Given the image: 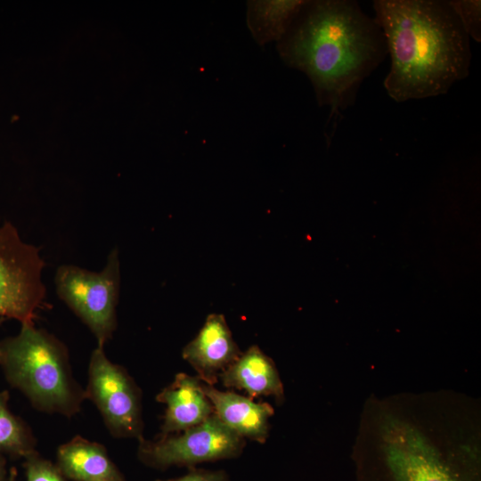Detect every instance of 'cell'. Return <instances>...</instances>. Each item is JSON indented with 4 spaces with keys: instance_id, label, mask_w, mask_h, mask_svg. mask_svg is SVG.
I'll return each mask as SVG.
<instances>
[{
    "instance_id": "1",
    "label": "cell",
    "mask_w": 481,
    "mask_h": 481,
    "mask_svg": "<svg viewBox=\"0 0 481 481\" xmlns=\"http://www.w3.org/2000/svg\"><path fill=\"white\" fill-rule=\"evenodd\" d=\"M278 51L308 77L319 105L330 108L329 121L355 103L363 80L387 54L377 21L353 0L306 1Z\"/></svg>"
},
{
    "instance_id": "2",
    "label": "cell",
    "mask_w": 481,
    "mask_h": 481,
    "mask_svg": "<svg viewBox=\"0 0 481 481\" xmlns=\"http://www.w3.org/2000/svg\"><path fill=\"white\" fill-rule=\"evenodd\" d=\"M390 67L384 87L396 102L446 94L466 78L470 38L449 0H375Z\"/></svg>"
},
{
    "instance_id": "3",
    "label": "cell",
    "mask_w": 481,
    "mask_h": 481,
    "mask_svg": "<svg viewBox=\"0 0 481 481\" xmlns=\"http://www.w3.org/2000/svg\"><path fill=\"white\" fill-rule=\"evenodd\" d=\"M0 365L9 383L42 412L69 417L86 398L72 376L66 346L34 322L21 323L17 335L0 342Z\"/></svg>"
},
{
    "instance_id": "4",
    "label": "cell",
    "mask_w": 481,
    "mask_h": 481,
    "mask_svg": "<svg viewBox=\"0 0 481 481\" xmlns=\"http://www.w3.org/2000/svg\"><path fill=\"white\" fill-rule=\"evenodd\" d=\"M357 476V481H480V469L474 454H444L408 432L358 461Z\"/></svg>"
},
{
    "instance_id": "5",
    "label": "cell",
    "mask_w": 481,
    "mask_h": 481,
    "mask_svg": "<svg viewBox=\"0 0 481 481\" xmlns=\"http://www.w3.org/2000/svg\"><path fill=\"white\" fill-rule=\"evenodd\" d=\"M120 282L118 248L109 253L100 272L75 265H60L55 272L59 298L87 326L98 346H104L117 329Z\"/></svg>"
},
{
    "instance_id": "6",
    "label": "cell",
    "mask_w": 481,
    "mask_h": 481,
    "mask_svg": "<svg viewBox=\"0 0 481 481\" xmlns=\"http://www.w3.org/2000/svg\"><path fill=\"white\" fill-rule=\"evenodd\" d=\"M40 248L25 242L9 221L0 224V316L34 322L46 297Z\"/></svg>"
},
{
    "instance_id": "7",
    "label": "cell",
    "mask_w": 481,
    "mask_h": 481,
    "mask_svg": "<svg viewBox=\"0 0 481 481\" xmlns=\"http://www.w3.org/2000/svg\"><path fill=\"white\" fill-rule=\"evenodd\" d=\"M246 440L227 428L215 414L202 423L157 441L140 439L138 457L159 469L171 466L188 469L197 464L239 457Z\"/></svg>"
},
{
    "instance_id": "8",
    "label": "cell",
    "mask_w": 481,
    "mask_h": 481,
    "mask_svg": "<svg viewBox=\"0 0 481 481\" xmlns=\"http://www.w3.org/2000/svg\"><path fill=\"white\" fill-rule=\"evenodd\" d=\"M85 392L111 435L143 438L140 389L123 367L108 359L102 346L97 345L91 354Z\"/></svg>"
},
{
    "instance_id": "9",
    "label": "cell",
    "mask_w": 481,
    "mask_h": 481,
    "mask_svg": "<svg viewBox=\"0 0 481 481\" xmlns=\"http://www.w3.org/2000/svg\"><path fill=\"white\" fill-rule=\"evenodd\" d=\"M240 353L224 316L210 314L195 338L183 347L182 356L203 383L214 386Z\"/></svg>"
},
{
    "instance_id": "10",
    "label": "cell",
    "mask_w": 481,
    "mask_h": 481,
    "mask_svg": "<svg viewBox=\"0 0 481 481\" xmlns=\"http://www.w3.org/2000/svg\"><path fill=\"white\" fill-rule=\"evenodd\" d=\"M156 400L166 404L161 436L193 428L214 414L212 404L203 391V382L186 373L175 375Z\"/></svg>"
},
{
    "instance_id": "11",
    "label": "cell",
    "mask_w": 481,
    "mask_h": 481,
    "mask_svg": "<svg viewBox=\"0 0 481 481\" xmlns=\"http://www.w3.org/2000/svg\"><path fill=\"white\" fill-rule=\"evenodd\" d=\"M203 391L212 404L214 414L242 438L258 443L268 437L273 409L266 403L232 391H221L203 383Z\"/></svg>"
},
{
    "instance_id": "12",
    "label": "cell",
    "mask_w": 481,
    "mask_h": 481,
    "mask_svg": "<svg viewBox=\"0 0 481 481\" xmlns=\"http://www.w3.org/2000/svg\"><path fill=\"white\" fill-rule=\"evenodd\" d=\"M226 387L245 391L250 398H282V384L273 360L257 346L249 347L219 376Z\"/></svg>"
},
{
    "instance_id": "13",
    "label": "cell",
    "mask_w": 481,
    "mask_h": 481,
    "mask_svg": "<svg viewBox=\"0 0 481 481\" xmlns=\"http://www.w3.org/2000/svg\"><path fill=\"white\" fill-rule=\"evenodd\" d=\"M58 469L73 481H126L102 444L76 436L57 451Z\"/></svg>"
},
{
    "instance_id": "14",
    "label": "cell",
    "mask_w": 481,
    "mask_h": 481,
    "mask_svg": "<svg viewBox=\"0 0 481 481\" xmlns=\"http://www.w3.org/2000/svg\"><path fill=\"white\" fill-rule=\"evenodd\" d=\"M305 4V0L249 1L247 20L255 39L260 45L279 42Z\"/></svg>"
},
{
    "instance_id": "15",
    "label": "cell",
    "mask_w": 481,
    "mask_h": 481,
    "mask_svg": "<svg viewBox=\"0 0 481 481\" xmlns=\"http://www.w3.org/2000/svg\"><path fill=\"white\" fill-rule=\"evenodd\" d=\"M8 399V392H0V453L26 458L35 452V439L24 422L11 412Z\"/></svg>"
},
{
    "instance_id": "16",
    "label": "cell",
    "mask_w": 481,
    "mask_h": 481,
    "mask_svg": "<svg viewBox=\"0 0 481 481\" xmlns=\"http://www.w3.org/2000/svg\"><path fill=\"white\" fill-rule=\"evenodd\" d=\"M469 38L481 41V1L449 0Z\"/></svg>"
},
{
    "instance_id": "17",
    "label": "cell",
    "mask_w": 481,
    "mask_h": 481,
    "mask_svg": "<svg viewBox=\"0 0 481 481\" xmlns=\"http://www.w3.org/2000/svg\"><path fill=\"white\" fill-rule=\"evenodd\" d=\"M25 469L27 481H65L58 467L36 452L26 457Z\"/></svg>"
},
{
    "instance_id": "18",
    "label": "cell",
    "mask_w": 481,
    "mask_h": 481,
    "mask_svg": "<svg viewBox=\"0 0 481 481\" xmlns=\"http://www.w3.org/2000/svg\"><path fill=\"white\" fill-rule=\"evenodd\" d=\"M157 481H230L224 470H208L204 469L190 468L188 472L177 478Z\"/></svg>"
},
{
    "instance_id": "19",
    "label": "cell",
    "mask_w": 481,
    "mask_h": 481,
    "mask_svg": "<svg viewBox=\"0 0 481 481\" xmlns=\"http://www.w3.org/2000/svg\"><path fill=\"white\" fill-rule=\"evenodd\" d=\"M5 478V462L2 456V453H0V481H4Z\"/></svg>"
},
{
    "instance_id": "20",
    "label": "cell",
    "mask_w": 481,
    "mask_h": 481,
    "mask_svg": "<svg viewBox=\"0 0 481 481\" xmlns=\"http://www.w3.org/2000/svg\"><path fill=\"white\" fill-rule=\"evenodd\" d=\"M17 472L15 468H12L7 481H16Z\"/></svg>"
}]
</instances>
